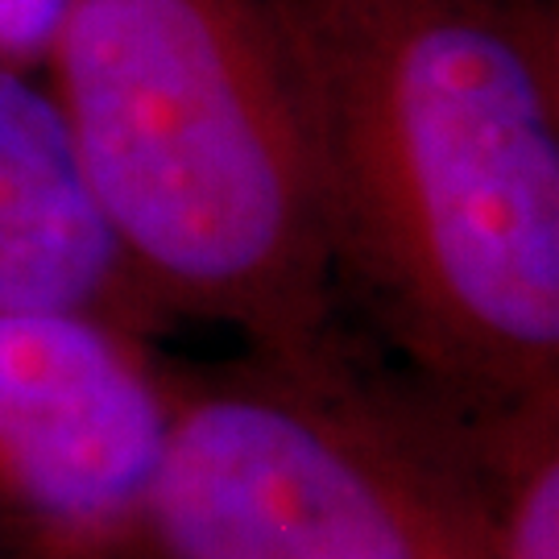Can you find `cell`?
I'll return each mask as SVG.
<instances>
[{
	"label": "cell",
	"mask_w": 559,
	"mask_h": 559,
	"mask_svg": "<svg viewBox=\"0 0 559 559\" xmlns=\"http://www.w3.org/2000/svg\"><path fill=\"white\" fill-rule=\"evenodd\" d=\"M427 402L477 489L498 559H559V411H464L436 394Z\"/></svg>",
	"instance_id": "cell-6"
},
{
	"label": "cell",
	"mask_w": 559,
	"mask_h": 559,
	"mask_svg": "<svg viewBox=\"0 0 559 559\" xmlns=\"http://www.w3.org/2000/svg\"><path fill=\"white\" fill-rule=\"evenodd\" d=\"M340 299L464 411H559V108L535 0H282Z\"/></svg>",
	"instance_id": "cell-1"
},
{
	"label": "cell",
	"mask_w": 559,
	"mask_h": 559,
	"mask_svg": "<svg viewBox=\"0 0 559 559\" xmlns=\"http://www.w3.org/2000/svg\"><path fill=\"white\" fill-rule=\"evenodd\" d=\"M539 9V46H543V67L551 80V96L559 108V0H535Z\"/></svg>",
	"instance_id": "cell-8"
},
{
	"label": "cell",
	"mask_w": 559,
	"mask_h": 559,
	"mask_svg": "<svg viewBox=\"0 0 559 559\" xmlns=\"http://www.w3.org/2000/svg\"><path fill=\"white\" fill-rule=\"evenodd\" d=\"M38 75L162 328L270 357L344 348L282 0H67Z\"/></svg>",
	"instance_id": "cell-2"
},
{
	"label": "cell",
	"mask_w": 559,
	"mask_h": 559,
	"mask_svg": "<svg viewBox=\"0 0 559 559\" xmlns=\"http://www.w3.org/2000/svg\"><path fill=\"white\" fill-rule=\"evenodd\" d=\"M0 559H17V556H0Z\"/></svg>",
	"instance_id": "cell-9"
},
{
	"label": "cell",
	"mask_w": 559,
	"mask_h": 559,
	"mask_svg": "<svg viewBox=\"0 0 559 559\" xmlns=\"http://www.w3.org/2000/svg\"><path fill=\"white\" fill-rule=\"evenodd\" d=\"M0 311H92L166 332L83 187L38 71L0 67Z\"/></svg>",
	"instance_id": "cell-5"
},
{
	"label": "cell",
	"mask_w": 559,
	"mask_h": 559,
	"mask_svg": "<svg viewBox=\"0 0 559 559\" xmlns=\"http://www.w3.org/2000/svg\"><path fill=\"white\" fill-rule=\"evenodd\" d=\"M158 336L92 311H0V556L145 559L179 385Z\"/></svg>",
	"instance_id": "cell-4"
},
{
	"label": "cell",
	"mask_w": 559,
	"mask_h": 559,
	"mask_svg": "<svg viewBox=\"0 0 559 559\" xmlns=\"http://www.w3.org/2000/svg\"><path fill=\"white\" fill-rule=\"evenodd\" d=\"M145 559H498L419 385L348 348L182 365Z\"/></svg>",
	"instance_id": "cell-3"
},
{
	"label": "cell",
	"mask_w": 559,
	"mask_h": 559,
	"mask_svg": "<svg viewBox=\"0 0 559 559\" xmlns=\"http://www.w3.org/2000/svg\"><path fill=\"white\" fill-rule=\"evenodd\" d=\"M67 0H0V67L38 71Z\"/></svg>",
	"instance_id": "cell-7"
}]
</instances>
